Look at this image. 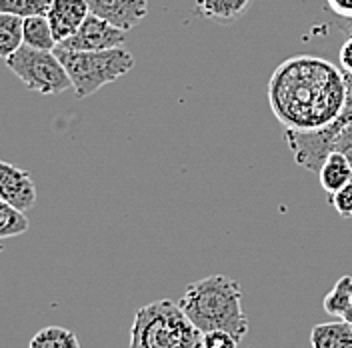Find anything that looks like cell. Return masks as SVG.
I'll return each instance as SVG.
<instances>
[{
  "mask_svg": "<svg viewBox=\"0 0 352 348\" xmlns=\"http://www.w3.org/2000/svg\"><path fill=\"white\" fill-rule=\"evenodd\" d=\"M351 290H352V276H342L338 283L334 284V288L324 296L322 306L329 312L330 316L336 318H344L349 303H351Z\"/></svg>",
  "mask_w": 352,
  "mask_h": 348,
  "instance_id": "obj_18",
  "label": "cell"
},
{
  "mask_svg": "<svg viewBox=\"0 0 352 348\" xmlns=\"http://www.w3.org/2000/svg\"><path fill=\"white\" fill-rule=\"evenodd\" d=\"M0 200L28 213L36 204V186L28 171L0 160Z\"/></svg>",
  "mask_w": 352,
  "mask_h": 348,
  "instance_id": "obj_8",
  "label": "cell"
},
{
  "mask_svg": "<svg viewBox=\"0 0 352 348\" xmlns=\"http://www.w3.org/2000/svg\"><path fill=\"white\" fill-rule=\"evenodd\" d=\"M131 348H202V330L173 301H156L136 310Z\"/></svg>",
  "mask_w": 352,
  "mask_h": 348,
  "instance_id": "obj_3",
  "label": "cell"
},
{
  "mask_svg": "<svg viewBox=\"0 0 352 348\" xmlns=\"http://www.w3.org/2000/svg\"><path fill=\"white\" fill-rule=\"evenodd\" d=\"M90 12L112 22L122 30H132L148 14V0H87Z\"/></svg>",
  "mask_w": 352,
  "mask_h": 348,
  "instance_id": "obj_9",
  "label": "cell"
},
{
  "mask_svg": "<svg viewBox=\"0 0 352 348\" xmlns=\"http://www.w3.org/2000/svg\"><path fill=\"white\" fill-rule=\"evenodd\" d=\"M342 320H346V323H351L352 325V290H351V303H349V310H346V314H344V318Z\"/></svg>",
  "mask_w": 352,
  "mask_h": 348,
  "instance_id": "obj_25",
  "label": "cell"
},
{
  "mask_svg": "<svg viewBox=\"0 0 352 348\" xmlns=\"http://www.w3.org/2000/svg\"><path fill=\"white\" fill-rule=\"evenodd\" d=\"M239 338L226 330H210L202 334V348H239Z\"/></svg>",
  "mask_w": 352,
  "mask_h": 348,
  "instance_id": "obj_20",
  "label": "cell"
},
{
  "mask_svg": "<svg viewBox=\"0 0 352 348\" xmlns=\"http://www.w3.org/2000/svg\"><path fill=\"white\" fill-rule=\"evenodd\" d=\"M88 14L90 6L87 0H52L46 19L50 22L56 43L70 39L82 26V22L87 21Z\"/></svg>",
  "mask_w": 352,
  "mask_h": 348,
  "instance_id": "obj_10",
  "label": "cell"
},
{
  "mask_svg": "<svg viewBox=\"0 0 352 348\" xmlns=\"http://www.w3.org/2000/svg\"><path fill=\"white\" fill-rule=\"evenodd\" d=\"M342 30H344L346 34H352V19H349V21L342 24Z\"/></svg>",
  "mask_w": 352,
  "mask_h": 348,
  "instance_id": "obj_26",
  "label": "cell"
},
{
  "mask_svg": "<svg viewBox=\"0 0 352 348\" xmlns=\"http://www.w3.org/2000/svg\"><path fill=\"white\" fill-rule=\"evenodd\" d=\"M22 34H24V44L30 48L38 50H54L56 48V39L52 34L50 22L46 17H30L24 19L22 24Z\"/></svg>",
  "mask_w": 352,
  "mask_h": 348,
  "instance_id": "obj_14",
  "label": "cell"
},
{
  "mask_svg": "<svg viewBox=\"0 0 352 348\" xmlns=\"http://www.w3.org/2000/svg\"><path fill=\"white\" fill-rule=\"evenodd\" d=\"M327 8L344 21L352 19V0H327Z\"/></svg>",
  "mask_w": 352,
  "mask_h": 348,
  "instance_id": "obj_23",
  "label": "cell"
},
{
  "mask_svg": "<svg viewBox=\"0 0 352 348\" xmlns=\"http://www.w3.org/2000/svg\"><path fill=\"white\" fill-rule=\"evenodd\" d=\"M52 0H0V12L16 14L21 19L46 17Z\"/></svg>",
  "mask_w": 352,
  "mask_h": 348,
  "instance_id": "obj_19",
  "label": "cell"
},
{
  "mask_svg": "<svg viewBox=\"0 0 352 348\" xmlns=\"http://www.w3.org/2000/svg\"><path fill=\"white\" fill-rule=\"evenodd\" d=\"M22 24H24V19L21 17L0 12V58L6 61L24 44Z\"/></svg>",
  "mask_w": 352,
  "mask_h": 348,
  "instance_id": "obj_15",
  "label": "cell"
},
{
  "mask_svg": "<svg viewBox=\"0 0 352 348\" xmlns=\"http://www.w3.org/2000/svg\"><path fill=\"white\" fill-rule=\"evenodd\" d=\"M344 80H346L344 109L330 124L322 129H314V131L286 129L285 132L286 144L294 156V160L308 173H318L324 158L334 151V142L340 136V132L352 122V74L344 72Z\"/></svg>",
  "mask_w": 352,
  "mask_h": 348,
  "instance_id": "obj_6",
  "label": "cell"
},
{
  "mask_svg": "<svg viewBox=\"0 0 352 348\" xmlns=\"http://www.w3.org/2000/svg\"><path fill=\"white\" fill-rule=\"evenodd\" d=\"M4 63L16 78H21L22 85L32 92L52 96L72 88V80L54 50H38L22 44Z\"/></svg>",
  "mask_w": 352,
  "mask_h": 348,
  "instance_id": "obj_5",
  "label": "cell"
},
{
  "mask_svg": "<svg viewBox=\"0 0 352 348\" xmlns=\"http://www.w3.org/2000/svg\"><path fill=\"white\" fill-rule=\"evenodd\" d=\"M250 0H197L195 12L204 21L232 24L248 10Z\"/></svg>",
  "mask_w": 352,
  "mask_h": 348,
  "instance_id": "obj_12",
  "label": "cell"
},
{
  "mask_svg": "<svg viewBox=\"0 0 352 348\" xmlns=\"http://www.w3.org/2000/svg\"><path fill=\"white\" fill-rule=\"evenodd\" d=\"M310 345L312 348H352V325L342 318L314 325L310 330Z\"/></svg>",
  "mask_w": 352,
  "mask_h": 348,
  "instance_id": "obj_13",
  "label": "cell"
},
{
  "mask_svg": "<svg viewBox=\"0 0 352 348\" xmlns=\"http://www.w3.org/2000/svg\"><path fill=\"white\" fill-rule=\"evenodd\" d=\"M330 206L342 218H352V180L346 182L338 193L330 195Z\"/></svg>",
  "mask_w": 352,
  "mask_h": 348,
  "instance_id": "obj_21",
  "label": "cell"
},
{
  "mask_svg": "<svg viewBox=\"0 0 352 348\" xmlns=\"http://www.w3.org/2000/svg\"><path fill=\"white\" fill-rule=\"evenodd\" d=\"M178 305L202 334L226 330L239 340L248 334V318L242 308V286L234 279L212 274L190 283Z\"/></svg>",
  "mask_w": 352,
  "mask_h": 348,
  "instance_id": "obj_2",
  "label": "cell"
},
{
  "mask_svg": "<svg viewBox=\"0 0 352 348\" xmlns=\"http://www.w3.org/2000/svg\"><path fill=\"white\" fill-rule=\"evenodd\" d=\"M28 230L26 213L14 208L12 204L0 200V240L21 237Z\"/></svg>",
  "mask_w": 352,
  "mask_h": 348,
  "instance_id": "obj_17",
  "label": "cell"
},
{
  "mask_svg": "<svg viewBox=\"0 0 352 348\" xmlns=\"http://www.w3.org/2000/svg\"><path fill=\"white\" fill-rule=\"evenodd\" d=\"M334 151H340V153L346 154V158L351 160L352 164V122L340 132V136L336 138L334 142Z\"/></svg>",
  "mask_w": 352,
  "mask_h": 348,
  "instance_id": "obj_22",
  "label": "cell"
},
{
  "mask_svg": "<svg viewBox=\"0 0 352 348\" xmlns=\"http://www.w3.org/2000/svg\"><path fill=\"white\" fill-rule=\"evenodd\" d=\"M338 63L346 74H352V34H349V39L342 43L338 50Z\"/></svg>",
  "mask_w": 352,
  "mask_h": 348,
  "instance_id": "obj_24",
  "label": "cell"
},
{
  "mask_svg": "<svg viewBox=\"0 0 352 348\" xmlns=\"http://www.w3.org/2000/svg\"><path fill=\"white\" fill-rule=\"evenodd\" d=\"M124 41H126V30L90 12L87 21L82 22V26L70 39L56 44V48L74 50V52H90V50L118 48L124 44Z\"/></svg>",
  "mask_w": 352,
  "mask_h": 348,
  "instance_id": "obj_7",
  "label": "cell"
},
{
  "mask_svg": "<svg viewBox=\"0 0 352 348\" xmlns=\"http://www.w3.org/2000/svg\"><path fill=\"white\" fill-rule=\"evenodd\" d=\"M318 180L320 186L327 195H334L338 193L346 182L352 180V164L346 158V154L340 151H332V153L324 158V162L318 168Z\"/></svg>",
  "mask_w": 352,
  "mask_h": 348,
  "instance_id": "obj_11",
  "label": "cell"
},
{
  "mask_svg": "<svg viewBox=\"0 0 352 348\" xmlns=\"http://www.w3.org/2000/svg\"><path fill=\"white\" fill-rule=\"evenodd\" d=\"M60 63L72 80L74 94L78 98H87L96 90L118 80L129 74L136 61L131 52L122 46L109 50H90V52H74L54 48Z\"/></svg>",
  "mask_w": 352,
  "mask_h": 348,
  "instance_id": "obj_4",
  "label": "cell"
},
{
  "mask_svg": "<svg viewBox=\"0 0 352 348\" xmlns=\"http://www.w3.org/2000/svg\"><path fill=\"white\" fill-rule=\"evenodd\" d=\"M28 348H80L78 336L65 327H46L38 330Z\"/></svg>",
  "mask_w": 352,
  "mask_h": 348,
  "instance_id": "obj_16",
  "label": "cell"
},
{
  "mask_svg": "<svg viewBox=\"0 0 352 348\" xmlns=\"http://www.w3.org/2000/svg\"><path fill=\"white\" fill-rule=\"evenodd\" d=\"M344 70L312 54L292 56L268 83V102L290 131H314L330 124L344 109Z\"/></svg>",
  "mask_w": 352,
  "mask_h": 348,
  "instance_id": "obj_1",
  "label": "cell"
}]
</instances>
